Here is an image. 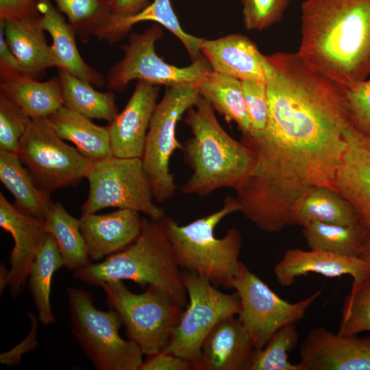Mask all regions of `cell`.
Returning <instances> with one entry per match:
<instances>
[{
	"mask_svg": "<svg viewBox=\"0 0 370 370\" xmlns=\"http://www.w3.org/2000/svg\"><path fill=\"white\" fill-rule=\"evenodd\" d=\"M298 54L342 88L370 74V0H306Z\"/></svg>",
	"mask_w": 370,
	"mask_h": 370,
	"instance_id": "6da1fadb",
	"label": "cell"
},
{
	"mask_svg": "<svg viewBox=\"0 0 370 370\" xmlns=\"http://www.w3.org/2000/svg\"><path fill=\"white\" fill-rule=\"evenodd\" d=\"M186 113L193 137L182 151L193 173L182 193L203 196L221 188H234L252 168V151L224 130L214 108L201 95Z\"/></svg>",
	"mask_w": 370,
	"mask_h": 370,
	"instance_id": "7a4b0ae2",
	"label": "cell"
},
{
	"mask_svg": "<svg viewBox=\"0 0 370 370\" xmlns=\"http://www.w3.org/2000/svg\"><path fill=\"white\" fill-rule=\"evenodd\" d=\"M73 276L92 286L114 280H131L145 288L153 286L184 308L187 293L182 273L161 221L142 218L136 240L101 262L90 263Z\"/></svg>",
	"mask_w": 370,
	"mask_h": 370,
	"instance_id": "3957f363",
	"label": "cell"
},
{
	"mask_svg": "<svg viewBox=\"0 0 370 370\" xmlns=\"http://www.w3.org/2000/svg\"><path fill=\"white\" fill-rule=\"evenodd\" d=\"M240 211L236 198L227 196L219 210L186 225L167 216L161 220L180 267L204 277L217 287L232 288L241 263L242 236L232 227L223 237L217 238L214 229L225 217Z\"/></svg>",
	"mask_w": 370,
	"mask_h": 370,
	"instance_id": "277c9868",
	"label": "cell"
},
{
	"mask_svg": "<svg viewBox=\"0 0 370 370\" xmlns=\"http://www.w3.org/2000/svg\"><path fill=\"white\" fill-rule=\"evenodd\" d=\"M71 332L97 370H139L143 355L138 345L119 334L121 320L112 309L103 311L94 305L86 290L66 289Z\"/></svg>",
	"mask_w": 370,
	"mask_h": 370,
	"instance_id": "5b68a950",
	"label": "cell"
},
{
	"mask_svg": "<svg viewBox=\"0 0 370 370\" xmlns=\"http://www.w3.org/2000/svg\"><path fill=\"white\" fill-rule=\"evenodd\" d=\"M110 309L116 312L128 339L143 354L150 356L167 345L184 308L157 287L148 286L142 293L130 291L121 280L100 286Z\"/></svg>",
	"mask_w": 370,
	"mask_h": 370,
	"instance_id": "8992f818",
	"label": "cell"
},
{
	"mask_svg": "<svg viewBox=\"0 0 370 370\" xmlns=\"http://www.w3.org/2000/svg\"><path fill=\"white\" fill-rule=\"evenodd\" d=\"M86 178L89 190L82 214L107 208L131 209L160 221L165 211L153 202L154 197L142 158L112 156L92 160Z\"/></svg>",
	"mask_w": 370,
	"mask_h": 370,
	"instance_id": "52a82bcc",
	"label": "cell"
},
{
	"mask_svg": "<svg viewBox=\"0 0 370 370\" xmlns=\"http://www.w3.org/2000/svg\"><path fill=\"white\" fill-rule=\"evenodd\" d=\"M200 96L195 84L166 88L157 103L147 134L142 160L149 179L154 199L164 203L175 194L170 158L175 149H183L176 138V125L183 114L194 106Z\"/></svg>",
	"mask_w": 370,
	"mask_h": 370,
	"instance_id": "ba28073f",
	"label": "cell"
},
{
	"mask_svg": "<svg viewBox=\"0 0 370 370\" xmlns=\"http://www.w3.org/2000/svg\"><path fill=\"white\" fill-rule=\"evenodd\" d=\"M36 184L50 195L77 185L86 178L92 160L66 144L47 118L32 121L16 153Z\"/></svg>",
	"mask_w": 370,
	"mask_h": 370,
	"instance_id": "9c48e42d",
	"label": "cell"
},
{
	"mask_svg": "<svg viewBox=\"0 0 370 370\" xmlns=\"http://www.w3.org/2000/svg\"><path fill=\"white\" fill-rule=\"evenodd\" d=\"M189 304L162 350L186 358L193 365L200 358L204 340L222 320L236 316L241 305L238 295L219 291L208 279L190 271L182 273Z\"/></svg>",
	"mask_w": 370,
	"mask_h": 370,
	"instance_id": "30bf717a",
	"label": "cell"
},
{
	"mask_svg": "<svg viewBox=\"0 0 370 370\" xmlns=\"http://www.w3.org/2000/svg\"><path fill=\"white\" fill-rule=\"evenodd\" d=\"M163 35L162 27L153 25L143 33L130 35L128 42L121 45L123 58L114 64L106 76V85L111 91L121 92L134 79L166 87L180 84L197 85L211 67L201 55L190 65L178 67L158 56L155 43Z\"/></svg>",
	"mask_w": 370,
	"mask_h": 370,
	"instance_id": "8fae6325",
	"label": "cell"
},
{
	"mask_svg": "<svg viewBox=\"0 0 370 370\" xmlns=\"http://www.w3.org/2000/svg\"><path fill=\"white\" fill-rule=\"evenodd\" d=\"M231 287L238 297L237 318L251 338L255 349L262 348L282 327L301 320L320 296L318 290L295 303L282 299L242 262Z\"/></svg>",
	"mask_w": 370,
	"mask_h": 370,
	"instance_id": "7c38bea8",
	"label": "cell"
},
{
	"mask_svg": "<svg viewBox=\"0 0 370 370\" xmlns=\"http://www.w3.org/2000/svg\"><path fill=\"white\" fill-rule=\"evenodd\" d=\"M0 227L10 233L14 246L9 256L8 287L17 297L27 281L33 263L48 234L45 221L20 211L0 192Z\"/></svg>",
	"mask_w": 370,
	"mask_h": 370,
	"instance_id": "4fadbf2b",
	"label": "cell"
},
{
	"mask_svg": "<svg viewBox=\"0 0 370 370\" xmlns=\"http://www.w3.org/2000/svg\"><path fill=\"white\" fill-rule=\"evenodd\" d=\"M304 370H370V335L343 336L317 327L299 347Z\"/></svg>",
	"mask_w": 370,
	"mask_h": 370,
	"instance_id": "5bb4252c",
	"label": "cell"
},
{
	"mask_svg": "<svg viewBox=\"0 0 370 370\" xmlns=\"http://www.w3.org/2000/svg\"><path fill=\"white\" fill-rule=\"evenodd\" d=\"M159 88V86L138 80L123 111L109 123L114 156L142 158Z\"/></svg>",
	"mask_w": 370,
	"mask_h": 370,
	"instance_id": "9a60e30c",
	"label": "cell"
},
{
	"mask_svg": "<svg viewBox=\"0 0 370 370\" xmlns=\"http://www.w3.org/2000/svg\"><path fill=\"white\" fill-rule=\"evenodd\" d=\"M274 275L284 287L310 273L328 278L350 275L356 286L370 277V264L359 257L347 256L319 249H288L275 265Z\"/></svg>",
	"mask_w": 370,
	"mask_h": 370,
	"instance_id": "2e32d148",
	"label": "cell"
},
{
	"mask_svg": "<svg viewBox=\"0 0 370 370\" xmlns=\"http://www.w3.org/2000/svg\"><path fill=\"white\" fill-rule=\"evenodd\" d=\"M346 149L337 171L334 188L370 229V136L352 125L345 133Z\"/></svg>",
	"mask_w": 370,
	"mask_h": 370,
	"instance_id": "e0dca14e",
	"label": "cell"
},
{
	"mask_svg": "<svg viewBox=\"0 0 370 370\" xmlns=\"http://www.w3.org/2000/svg\"><path fill=\"white\" fill-rule=\"evenodd\" d=\"M201 54L214 71L241 81L267 83L273 66L246 36L230 34L217 39H203Z\"/></svg>",
	"mask_w": 370,
	"mask_h": 370,
	"instance_id": "ac0fdd59",
	"label": "cell"
},
{
	"mask_svg": "<svg viewBox=\"0 0 370 370\" xmlns=\"http://www.w3.org/2000/svg\"><path fill=\"white\" fill-rule=\"evenodd\" d=\"M79 220L89 258L93 261L126 248L138 237L142 225L139 212L125 208L105 214H82Z\"/></svg>",
	"mask_w": 370,
	"mask_h": 370,
	"instance_id": "d6986e66",
	"label": "cell"
},
{
	"mask_svg": "<svg viewBox=\"0 0 370 370\" xmlns=\"http://www.w3.org/2000/svg\"><path fill=\"white\" fill-rule=\"evenodd\" d=\"M254 350L251 338L238 318L230 317L207 336L193 370H250Z\"/></svg>",
	"mask_w": 370,
	"mask_h": 370,
	"instance_id": "ffe728a7",
	"label": "cell"
},
{
	"mask_svg": "<svg viewBox=\"0 0 370 370\" xmlns=\"http://www.w3.org/2000/svg\"><path fill=\"white\" fill-rule=\"evenodd\" d=\"M37 1L40 24L51 37V49L60 64L59 69L94 87L101 88L106 85V77L83 60L77 47L75 32L63 14L51 0Z\"/></svg>",
	"mask_w": 370,
	"mask_h": 370,
	"instance_id": "44dd1931",
	"label": "cell"
},
{
	"mask_svg": "<svg viewBox=\"0 0 370 370\" xmlns=\"http://www.w3.org/2000/svg\"><path fill=\"white\" fill-rule=\"evenodd\" d=\"M0 26L10 48L29 77L36 79L49 68H60L47 42L40 16L0 21Z\"/></svg>",
	"mask_w": 370,
	"mask_h": 370,
	"instance_id": "7402d4cb",
	"label": "cell"
},
{
	"mask_svg": "<svg viewBox=\"0 0 370 370\" xmlns=\"http://www.w3.org/2000/svg\"><path fill=\"white\" fill-rule=\"evenodd\" d=\"M143 21H153L169 30L182 43L193 62L202 55L201 45L203 38L189 34L182 29L171 0H153L142 11L130 17H110L97 29L95 36L101 41L115 42L124 38L134 25Z\"/></svg>",
	"mask_w": 370,
	"mask_h": 370,
	"instance_id": "603a6c76",
	"label": "cell"
},
{
	"mask_svg": "<svg viewBox=\"0 0 370 370\" xmlns=\"http://www.w3.org/2000/svg\"><path fill=\"white\" fill-rule=\"evenodd\" d=\"M312 221L351 225L362 223L352 206L336 190L316 186L294 204L288 225L304 227Z\"/></svg>",
	"mask_w": 370,
	"mask_h": 370,
	"instance_id": "cb8c5ba5",
	"label": "cell"
},
{
	"mask_svg": "<svg viewBox=\"0 0 370 370\" xmlns=\"http://www.w3.org/2000/svg\"><path fill=\"white\" fill-rule=\"evenodd\" d=\"M47 119L60 138L74 143L90 160L114 156L108 126L97 125L90 119L64 106Z\"/></svg>",
	"mask_w": 370,
	"mask_h": 370,
	"instance_id": "d4e9b609",
	"label": "cell"
},
{
	"mask_svg": "<svg viewBox=\"0 0 370 370\" xmlns=\"http://www.w3.org/2000/svg\"><path fill=\"white\" fill-rule=\"evenodd\" d=\"M0 181L14 199L20 211L45 219L53 201L50 194L39 187L17 155L0 149Z\"/></svg>",
	"mask_w": 370,
	"mask_h": 370,
	"instance_id": "484cf974",
	"label": "cell"
},
{
	"mask_svg": "<svg viewBox=\"0 0 370 370\" xmlns=\"http://www.w3.org/2000/svg\"><path fill=\"white\" fill-rule=\"evenodd\" d=\"M200 95L208 100L227 122L236 123L242 135H250L251 126L245 103L241 81L210 70L197 84Z\"/></svg>",
	"mask_w": 370,
	"mask_h": 370,
	"instance_id": "4316f807",
	"label": "cell"
},
{
	"mask_svg": "<svg viewBox=\"0 0 370 370\" xmlns=\"http://www.w3.org/2000/svg\"><path fill=\"white\" fill-rule=\"evenodd\" d=\"M0 91L19 105L32 119L47 118L63 106L59 77L45 82L26 77L1 82Z\"/></svg>",
	"mask_w": 370,
	"mask_h": 370,
	"instance_id": "83f0119b",
	"label": "cell"
},
{
	"mask_svg": "<svg viewBox=\"0 0 370 370\" xmlns=\"http://www.w3.org/2000/svg\"><path fill=\"white\" fill-rule=\"evenodd\" d=\"M45 221L47 232L54 238L65 268L75 272L90 264L79 219L56 201L53 202Z\"/></svg>",
	"mask_w": 370,
	"mask_h": 370,
	"instance_id": "f1b7e54d",
	"label": "cell"
},
{
	"mask_svg": "<svg viewBox=\"0 0 370 370\" xmlns=\"http://www.w3.org/2000/svg\"><path fill=\"white\" fill-rule=\"evenodd\" d=\"M61 82L63 106L90 119L111 122L118 114L114 95L111 90L99 92L88 82L68 71L58 69Z\"/></svg>",
	"mask_w": 370,
	"mask_h": 370,
	"instance_id": "f546056e",
	"label": "cell"
},
{
	"mask_svg": "<svg viewBox=\"0 0 370 370\" xmlns=\"http://www.w3.org/2000/svg\"><path fill=\"white\" fill-rule=\"evenodd\" d=\"M64 267L62 258L54 238L47 234L31 269L27 286L38 311V319L47 325L55 323L50 304L53 274Z\"/></svg>",
	"mask_w": 370,
	"mask_h": 370,
	"instance_id": "4dcf8cb0",
	"label": "cell"
},
{
	"mask_svg": "<svg viewBox=\"0 0 370 370\" xmlns=\"http://www.w3.org/2000/svg\"><path fill=\"white\" fill-rule=\"evenodd\" d=\"M368 230L362 223L345 225L312 221L303 227L302 234L310 249L358 257Z\"/></svg>",
	"mask_w": 370,
	"mask_h": 370,
	"instance_id": "1f68e13d",
	"label": "cell"
},
{
	"mask_svg": "<svg viewBox=\"0 0 370 370\" xmlns=\"http://www.w3.org/2000/svg\"><path fill=\"white\" fill-rule=\"evenodd\" d=\"M66 16L80 41L86 44L110 17V9L105 0H52Z\"/></svg>",
	"mask_w": 370,
	"mask_h": 370,
	"instance_id": "d6a6232c",
	"label": "cell"
},
{
	"mask_svg": "<svg viewBox=\"0 0 370 370\" xmlns=\"http://www.w3.org/2000/svg\"><path fill=\"white\" fill-rule=\"evenodd\" d=\"M298 340L295 323L282 327L262 348L254 350L250 370H304L301 364L288 359V352L297 347Z\"/></svg>",
	"mask_w": 370,
	"mask_h": 370,
	"instance_id": "836d02e7",
	"label": "cell"
},
{
	"mask_svg": "<svg viewBox=\"0 0 370 370\" xmlns=\"http://www.w3.org/2000/svg\"><path fill=\"white\" fill-rule=\"evenodd\" d=\"M363 332H370V277L352 286L344 300L337 333L353 336Z\"/></svg>",
	"mask_w": 370,
	"mask_h": 370,
	"instance_id": "e575fe53",
	"label": "cell"
},
{
	"mask_svg": "<svg viewBox=\"0 0 370 370\" xmlns=\"http://www.w3.org/2000/svg\"><path fill=\"white\" fill-rule=\"evenodd\" d=\"M31 121L19 105L0 91V149L16 154Z\"/></svg>",
	"mask_w": 370,
	"mask_h": 370,
	"instance_id": "d590c367",
	"label": "cell"
},
{
	"mask_svg": "<svg viewBox=\"0 0 370 370\" xmlns=\"http://www.w3.org/2000/svg\"><path fill=\"white\" fill-rule=\"evenodd\" d=\"M243 23L248 30H264L279 22L290 0H241Z\"/></svg>",
	"mask_w": 370,
	"mask_h": 370,
	"instance_id": "8d00e7d4",
	"label": "cell"
},
{
	"mask_svg": "<svg viewBox=\"0 0 370 370\" xmlns=\"http://www.w3.org/2000/svg\"><path fill=\"white\" fill-rule=\"evenodd\" d=\"M241 88L251 126L248 136L258 138L264 132L268 121L267 83L245 80L241 81Z\"/></svg>",
	"mask_w": 370,
	"mask_h": 370,
	"instance_id": "74e56055",
	"label": "cell"
},
{
	"mask_svg": "<svg viewBox=\"0 0 370 370\" xmlns=\"http://www.w3.org/2000/svg\"><path fill=\"white\" fill-rule=\"evenodd\" d=\"M343 91L352 125L370 136V79H367Z\"/></svg>",
	"mask_w": 370,
	"mask_h": 370,
	"instance_id": "f35d334b",
	"label": "cell"
},
{
	"mask_svg": "<svg viewBox=\"0 0 370 370\" xmlns=\"http://www.w3.org/2000/svg\"><path fill=\"white\" fill-rule=\"evenodd\" d=\"M29 77L6 42L0 26V79L1 82L14 81Z\"/></svg>",
	"mask_w": 370,
	"mask_h": 370,
	"instance_id": "ab89813d",
	"label": "cell"
},
{
	"mask_svg": "<svg viewBox=\"0 0 370 370\" xmlns=\"http://www.w3.org/2000/svg\"><path fill=\"white\" fill-rule=\"evenodd\" d=\"M27 315L31 322V328L27 336L13 349L0 355V362L1 364L10 367L18 365L21 361L23 354L33 350L38 346L37 318L32 312H28Z\"/></svg>",
	"mask_w": 370,
	"mask_h": 370,
	"instance_id": "60d3db41",
	"label": "cell"
},
{
	"mask_svg": "<svg viewBox=\"0 0 370 370\" xmlns=\"http://www.w3.org/2000/svg\"><path fill=\"white\" fill-rule=\"evenodd\" d=\"M139 370H193V363L186 358L161 351L147 356Z\"/></svg>",
	"mask_w": 370,
	"mask_h": 370,
	"instance_id": "b9f144b4",
	"label": "cell"
},
{
	"mask_svg": "<svg viewBox=\"0 0 370 370\" xmlns=\"http://www.w3.org/2000/svg\"><path fill=\"white\" fill-rule=\"evenodd\" d=\"M40 16L37 0H0V21Z\"/></svg>",
	"mask_w": 370,
	"mask_h": 370,
	"instance_id": "7bdbcfd3",
	"label": "cell"
},
{
	"mask_svg": "<svg viewBox=\"0 0 370 370\" xmlns=\"http://www.w3.org/2000/svg\"><path fill=\"white\" fill-rule=\"evenodd\" d=\"M108 3L112 18L132 16L150 4L149 0H109Z\"/></svg>",
	"mask_w": 370,
	"mask_h": 370,
	"instance_id": "ee69618b",
	"label": "cell"
},
{
	"mask_svg": "<svg viewBox=\"0 0 370 370\" xmlns=\"http://www.w3.org/2000/svg\"><path fill=\"white\" fill-rule=\"evenodd\" d=\"M358 257L370 264V229L368 230Z\"/></svg>",
	"mask_w": 370,
	"mask_h": 370,
	"instance_id": "f6af8a7d",
	"label": "cell"
},
{
	"mask_svg": "<svg viewBox=\"0 0 370 370\" xmlns=\"http://www.w3.org/2000/svg\"><path fill=\"white\" fill-rule=\"evenodd\" d=\"M9 269H8L3 263L1 264L0 267V291L1 295L5 288L8 286L7 280L8 275Z\"/></svg>",
	"mask_w": 370,
	"mask_h": 370,
	"instance_id": "bcb514c9",
	"label": "cell"
},
{
	"mask_svg": "<svg viewBox=\"0 0 370 370\" xmlns=\"http://www.w3.org/2000/svg\"><path fill=\"white\" fill-rule=\"evenodd\" d=\"M105 1H108V2L109 1V0H105Z\"/></svg>",
	"mask_w": 370,
	"mask_h": 370,
	"instance_id": "7dc6e473",
	"label": "cell"
}]
</instances>
